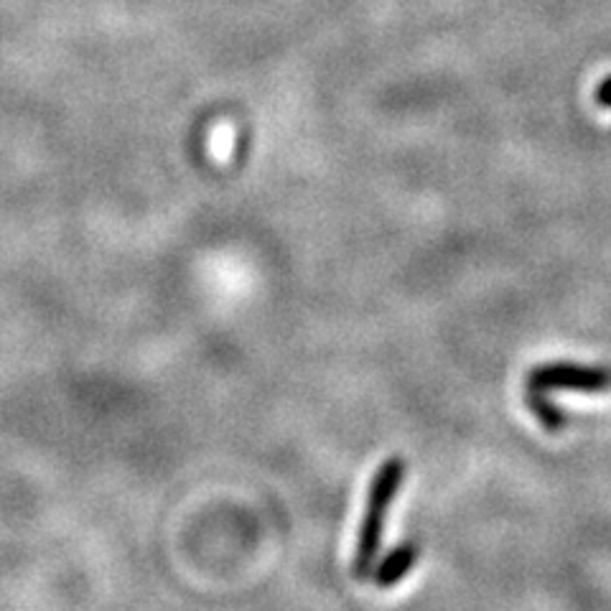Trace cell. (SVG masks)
<instances>
[{"label": "cell", "instance_id": "6da1fadb", "mask_svg": "<svg viewBox=\"0 0 611 611\" xmlns=\"http://www.w3.org/2000/svg\"><path fill=\"white\" fill-rule=\"evenodd\" d=\"M403 479L405 461L398 459V456L382 461V466L377 469L375 477H372L352 561L354 578H359V581H365L367 576H372V568H375L377 553H380L382 545V530H385L387 512H390V505H393L395 497H398V489L400 484H403Z\"/></svg>", "mask_w": 611, "mask_h": 611}, {"label": "cell", "instance_id": "7a4b0ae2", "mask_svg": "<svg viewBox=\"0 0 611 611\" xmlns=\"http://www.w3.org/2000/svg\"><path fill=\"white\" fill-rule=\"evenodd\" d=\"M527 385L533 393H548V390H576V393H604L611 385V372L601 367L583 365H543L527 377Z\"/></svg>", "mask_w": 611, "mask_h": 611}, {"label": "cell", "instance_id": "3957f363", "mask_svg": "<svg viewBox=\"0 0 611 611\" xmlns=\"http://www.w3.org/2000/svg\"><path fill=\"white\" fill-rule=\"evenodd\" d=\"M418 555H421V550H418L415 543H400L398 548L390 550L380 561V566L372 568V581H375V586H380V589H393L395 583H400L413 571V566L418 563Z\"/></svg>", "mask_w": 611, "mask_h": 611}, {"label": "cell", "instance_id": "277c9868", "mask_svg": "<svg viewBox=\"0 0 611 611\" xmlns=\"http://www.w3.org/2000/svg\"><path fill=\"white\" fill-rule=\"evenodd\" d=\"M599 100L601 105H611V79H606L604 87L599 90Z\"/></svg>", "mask_w": 611, "mask_h": 611}]
</instances>
